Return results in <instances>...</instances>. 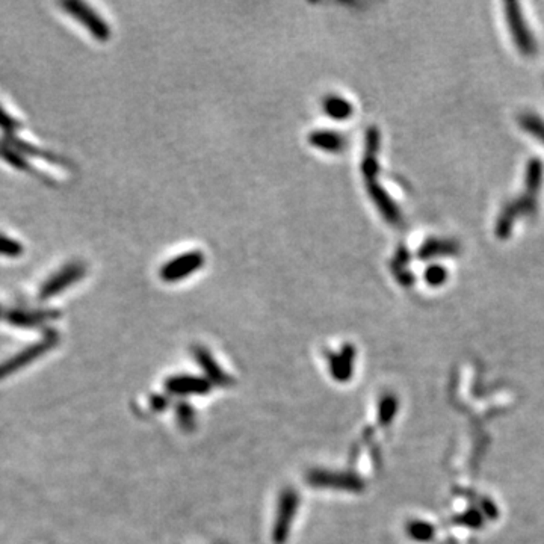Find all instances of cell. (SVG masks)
Returning <instances> with one entry per match:
<instances>
[{
	"label": "cell",
	"mask_w": 544,
	"mask_h": 544,
	"mask_svg": "<svg viewBox=\"0 0 544 544\" xmlns=\"http://www.w3.org/2000/svg\"><path fill=\"white\" fill-rule=\"evenodd\" d=\"M166 390L171 395L189 396V395H206L212 389V384L206 378L191 377V375H177L168 378L165 382Z\"/></svg>",
	"instance_id": "11"
},
{
	"label": "cell",
	"mask_w": 544,
	"mask_h": 544,
	"mask_svg": "<svg viewBox=\"0 0 544 544\" xmlns=\"http://www.w3.org/2000/svg\"><path fill=\"white\" fill-rule=\"evenodd\" d=\"M175 414H177V420H179L182 428H185V429L194 428L195 411L192 410L188 404H180L177 407V411H175Z\"/></svg>",
	"instance_id": "23"
},
{
	"label": "cell",
	"mask_w": 544,
	"mask_h": 544,
	"mask_svg": "<svg viewBox=\"0 0 544 544\" xmlns=\"http://www.w3.org/2000/svg\"><path fill=\"white\" fill-rule=\"evenodd\" d=\"M311 147L322 150L325 153H342L348 146L345 135L336 130H316L309 135Z\"/></svg>",
	"instance_id": "14"
},
{
	"label": "cell",
	"mask_w": 544,
	"mask_h": 544,
	"mask_svg": "<svg viewBox=\"0 0 544 544\" xmlns=\"http://www.w3.org/2000/svg\"><path fill=\"white\" fill-rule=\"evenodd\" d=\"M85 275L86 266L82 262H70L59 271H56L52 277L46 280L41 289H39V298L49 300L55 297V295L66 291L71 284L81 282Z\"/></svg>",
	"instance_id": "6"
},
{
	"label": "cell",
	"mask_w": 544,
	"mask_h": 544,
	"mask_svg": "<svg viewBox=\"0 0 544 544\" xmlns=\"http://www.w3.org/2000/svg\"><path fill=\"white\" fill-rule=\"evenodd\" d=\"M505 17L518 52L523 53L525 56H532L537 53V43H535V38L526 25L518 3L516 2L505 3Z\"/></svg>",
	"instance_id": "5"
},
{
	"label": "cell",
	"mask_w": 544,
	"mask_h": 544,
	"mask_svg": "<svg viewBox=\"0 0 544 544\" xmlns=\"http://www.w3.org/2000/svg\"><path fill=\"white\" fill-rule=\"evenodd\" d=\"M62 6L71 17L76 19L88 32H90L94 39H97L100 43L109 41L112 34L109 25L93 10L90 5L79 2V0H68V2H64Z\"/></svg>",
	"instance_id": "4"
},
{
	"label": "cell",
	"mask_w": 544,
	"mask_h": 544,
	"mask_svg": "<svg viewBox=\"0 0 544 544\" xmlns=\"http://www.w3.org/2000/svg\"><path fill=\"white\" fill-rule=\"evenodd\" d=\"M322 109L328 117L338 119V122H345V119H348L354 112L353 105H351L347 99L334 94L325 95L322 100Z\"/></svg>",
	"instance_id": "18"
},
{
	"label": "cell",
	"mask_w": 544,
	"mask_h": 544,
	"mask_svg": "<svg viewBox=\"0 0 544 544\" xmlns=\"http://www.w3.org/2000/svg\"><path fill=\"white\" fill-rule=\"evenodd\" d=\"M309 485L315 489H328L348 493H360L365 489V481L353 472L313 469L307 474Z\"/></svg>",
	"instance_id": "2"
},
{
	"label": "cell",
	"mask_w": 544,
	"mask_h": 544,
	"mask_svg": "<svg viewBox=\"0 0 544 544\" xmlns=\"http://www.w3.org/2000/svg\"><path fill=\"white\" fill-rule=\"evenodd\" d=\"M544 166L540 159H531L525 171V192L522 197L508 203L499 213L494 233L499 239H508L518 218L531 217L538 209V192L543 185Z\"/></svg>",
	"instance_id": "1"
},
{
	"label": "cell",
	"mask_w": 544,
	"mask_h": 544,
	"mask_svg": "<svg viewBox=\"0 0 544 544\" xmlns=\"http://www.w3.org/2000/svg\"><path fill=\"white\" fill-rule=\"evenodd\" d=\"M300 508V494L293 489H284L278 496L274 525H272V541L284 544L289 538L295 517Z\"/></svg>",
	"instance_id": "3"
},
{
	"label": "cell",
	"mask_w": 544,
	"mask_h": 544,
	"mask_svg": "<svg viewBox=\"0 0 544 544\" xmlns=\"http://www.w3.org/2000/svg\"><path fill=\"white\" fill-rule=\"evenodd\" d=\"M153 404H155V407L157 408V410H162L166 402H165V399L162 396H157V398H153Z\"/></svg>",
	"instance_id": "25"
},
{
	"label": "cell",
	"mask_w": 544,
	"mask_h": 544,
	"mask_svg": "<svg viewBox=\"0 0 544 544\" xmlns=\"http://www.w3.org/2000/svg\"><path fill=\"white\" fill-rule=\"evenodd\" d=\"M0 129L8 135H11L17 129H20V123L12 115L8 114L2 106H0Z\"/></svg>",
	"instance_id": "24"
},
{
	"label": "cell",
	"mask_w": 544,
	"mask_h": 544,
	"mask_svg": "<svg viewBox=\"0 0 544 544\" xmlns=\"http://www.w3.org/2000/svg\"><path fill=\"white\" fill-rule=\"evenodd\" d=\"M365 156L362 161V174L366 183L377 182L380 173L378 153L381 148V133L378 127H369L365 139Z\"/></svg>",
	"instance_id": "8"
},
{
	"label": "cell",
	"mask_w": 544,
	"mask_h": 544,
	"mask_svg": "<svg viewBox=\"0 0 544 544\" xmlns=\"http://www.w3.org/2000/svg\"><path fill=\"white\" fill-rule=\"evenodd\" d=\"M2 318L8 319V321L20 325V327H32L38 325L44 321H50L55 319L56 311H26V310H10V311H2Z\"/></svg>",
	"instance_id": "15"
},
{
	"label": "cell",
	"mask_w": 544,
	"mask_h": 544,
	"mask_svg": "<svg viewBox=\"0 0 544 544\" xmlns=\"http://www.w3.org/2000/svg\"><path fill=\"white\" fill-rule=\"evenodd\" d=\"M192 356H194V358L197 360L200 369H202L203 373L206 375L204 378L211 384H218V386L226 387L231 382V378L221 369V366L217 363V360H215L209 353V349H206L203 347H195L192 349Z\"/></svg>",
	"instance_id": "12"
},
{
	"label": "cell",
	"mask_w": 544,
	"mask_h": 544,
	"mask_svg": "<svg viewBox=\"0 0 544 544\" xmlns=\"http://www.w3.org/2000/svg\"><path fill=\"white\" fill-rule=\"evenodd\" d=\"M460 253V245L452 239L431 237L423 242L418 251L420 260H431L436 258H452Z\"/></svg>",
	"instance_id": "13"
},
{
	"label": "cell",
	"mask_w": 544,
	"mask_h": 544,
	"mask_svg": "<svg viewBox=\"0 0 544 544\" xmlns=\"http://www.w3.org/2000/svg\"><path fill=\"white\" fill-rule=\"evenodd\" d=\"M520 126L523 127V130L534 136L535 139H538L544 144V119L535 114H523L518 119Z\"/></svg>",
	"instance_id": "19"
},
{
	"label": "cell",
	"mask_w": 544,
	"mask_h": 544,
	"mask_svg": "<svg viewBox=\"0 0 544 544\" xmlns=\"http://www.w3.org/2000/svg\"><path fill=\"white\" fill-rule=\"evenodd\" d=\"M423 278H425V282L429 286H434V287L442 286L447 278V271L440 265H431L427 268L425 274H423Z\"/></svg>",
	"instance_id": "21"
},
{
	"label": "cell",
	"mask_w": 544,
	"mask_h": 544,
	"mask_svg": "<svg viewBox=\"0 0 544 544\" xmlns=\"http://www.w3.org/2000/svg\"><path fill=\"white\" fill-rule=\"evenodd\" d=\"M356 363V348L353 345H343L339 353L328 354V367L331 377L339 382H347L353 378Z\"/></svg>",
	"instance_id": "10"
},
{
	"label": "cell",
	"mask_w": 544,
	"mask_h": 544,
	"mask_svg": "<svg viewBox=\"0 0 544 544\" xmlns=\"http://www.w3.org/2000/svg\"><path fill=\"white\" fill-rule=\"evenodd\" d=\"M396 410V401L394 396H384L380 404V422L382 425H389Z\"/></svg>",
	"instance_id": "22"
},
{
	"label": "cell",
	"mask_w": 544,
	"mask_h": 544,
	"mask_svg": "<svg viewBox=\"0 0 544 544\" xmlns=\"http://www.w3.org/2000/svg\"><path fill=\"white\" fill-rule=\"evenodd\" d=\"M366 189H367V194H369L375 207H377L384 220H386L389 224H391V226H398V224H401V221H402L401 209H399L398 204L395 203V200L389 195V192L380 185L378 180L366 183Z\"/></svg>",
	"instance_id": "9"
},
{
	"label": "cell",
	"mask_w": 544,
	"mask_h": 544,
	"mask_svg": "<svg viewBox=\"0 0 544 544\" xmlns=\"http://www.w3.org/2000/svg\"><path fill=\"white\" fill-rule=\"evenodd\" d=\"M204 260V254L202 251H188L166 262L159 271V275L165 283H177L202 269Z\"/></svg>",
	"instance_id": "7"
},
{
	"label": "cell",
	"mask_w": 544,
	"mask_h": 544,
	"mask_svg": "<svg viewBox=\"0 0 544 544\" xmlns=\"http://www.w3.org/2000/svg\"><path fill=\"white\" fill-rule=\"evenodd\" d=\"M411 255L408 253L405 246H399L398 251L395 254V258L391 259L390 269L394 272L395 278L398 280V283H401L402 286H411L414 283V274L407 269V265L410 263Z\"/></svg>",
	"instance_id": "16"
},
{
	"label": "cell",
	"mask_w": 544,
	"mask_h": 544,
	"mask_svg": "<svg viewBox=\"0 0 544 544\" xmlns=\"http://www.w3.org/2000/svg\"><path fill=\"white\" fill-rule=\"evenodd\" d=\"M0 157H2L6 164H10L11 166L17 168V170H20V171H25L28 174L43 177V175L39 174L38 171H35V168L30 165L28 157L23 153H20L17 148H14L8 141L0 142Z\"/></svg>",
	"instance_id": "17"
},
{
	"label": "cell",
	"mask_w": 544,
	"mask_h": 544,
	"mask_svg": "<svg viewBox=\"0 0 544 544\" xmlns=\"http://www.w3.org/2000/svg\"><path fill=\"white\" fill-rule=\"evenodd\" d=\"M23 253H25V246H23L17 239H12L0 233V255L10 259H17L21 258Z\"/></svg>",
	"instance_id": "20"
}]
</instances>
